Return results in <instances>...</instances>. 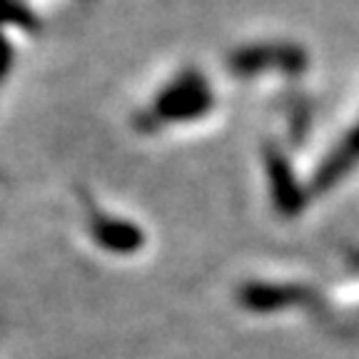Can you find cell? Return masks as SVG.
Returning a JSON list of instances; mask_svg holds the SVG:
<instances>
[{
    "label": "cell",
    "mask_w": 359,
    "mask_h": 359,
    "mask_svg": "<svg viewBox=\"0 0 359 359\" xmlns=\"http://www.w3.org/2000/svg\"><path fill=\"white\" fill-rule=\"evenodd\" d=\"M212 105V95L208 93L202 78L197 75H187V78L177 80L172 88L160 97L157 102V115H163L165 120H190L210 110Z\"/></svg>",
    "instance_id": "cell-1"
},
{
    "label": "cell",
    "mask_w": 359,
    "mask_h": 359,
    "mask_svg": "<svg viewBox=\"0 0 359 359\" xmlns=\"http://www.w3.org/2000/svg\"><path fill=\"white\" fill-rule=\"evenodd\" d=\"M232 67L237 73H257L267 67H280L285 73H299L307 67V55L294 45H257L247 48L232 57Z\"/></svg>",
    "instance_id": "cell-2"
},
{
    "label": "cell",
    "mask_w": 359,
    "mask_h": 359,
    "mask_svg": "<svg viewBox=\"0 0 359 359\" xmlns=\"http://www.w3.org/2000/svg\"><path fill=\"white\" fill-rule=\"evenodd\" d=\"M267 172H269V185H272V197H275L277 210L282 215H297L304 205V195L282 152L277 150L267 152Z\"/></svg>",
    "instance_id": "cell-3"
},
{
    "label": "cell",
    "mask_w": 359,
    "mask_h": 359,
    "mask_svg": "<svg viewBox=\"0 0 359 359\" xmlns=\"http://www.w3.org/2000/svg\"><path fill=\"white\" fill-rule=\"evenodd\" d=\"M357 163H359V125L349 130L347 137L342 140V145H337L334 150L330 152V157L322 163V168L314 175L312 190L314 192L330 190V187L337 185Z\"/></svg>",
    "instance_id": "cell-4"
},
{
    "label": "cell",
    "mask_w": 359,
    "mask_h": 359,
    "mask_svg": "<svg viewBox=\"0 0 359 359\" xmlns=\"http://www.w3.org/2000/svg\"><path fill=\"white\" fill-rule=\"evenodd\" d=\"M307 297V290L290 285H250L242 290V302L252 309H280L290 304H299Z\"/></svg>",
    "instance_id": "cell-5"
},
{
    "label": "cell",
    "mask_w": 359,
    "mask_h": 359,
    "mask_svg": "<svg viewBox=\"0 0 359 359\" xmlns=\"http://www.w3.org/2000/svg\"><path fill=\"white\" fill-rule=\"evenodd\" d=\"M97 242L115 252H133L142 245V232L133 227L130 222H118V219H100L93 227Z\"/></svg>",
    "instance_id": "cell-6"
}]
</instances>
